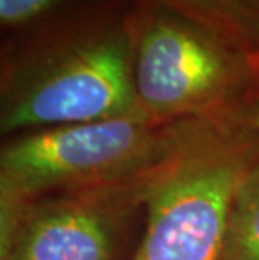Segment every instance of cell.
<instances>
[{
	"instance_id": "6da1fadb",
	"label": "cell",
	"mask_w": 259,
	"mask_h": 260,
	"mask_svg": "<svg viewBox=\"0 0 259 260\" xmlns=\"http://www.w3.org/2000/svg\"><path fill=\"white\" fill-rule=\"evenodd\" d=\"M130 7L128 0H81L9 34L0 54L4 138L145 114L135 89Z\"/></svg>"
},
{
	"instance_id": "7a4b0ae2",
	"label": "cell",
	"mask_w": 259,
	"mask_h": 260,
	"mask_svg": "<svg viewBox=\"0 0 259 260\" xmlns=\"http://www.w3.org/2000/svg\"><path fill=\"white\" fill-rule=\"evenodd\" d=\"M257 146L259 133L231 114L172 123L131 260H224L231 205Z\"/></svg>"
},
{
	"instance_id": "3957f363",
	"label": "cell",
	"mask_w": 259,
	"mask_h": 260,
	"mask_svg": "<svg viewBox=\"0 0 259 260\" xmlns=\"http://www.w3.org/2000/svg\"><path fill=\"white\" fill-rule=\"evenodd\" d=\"M141 111L168 124L233 114L254 79L252 60L189 19L155 5L128 12Z\"/></svg>"
},
{
	"instance_id": "277c9868",
	"label": "cell",
	"mask_w": 259,
	"mask_h": 260,
	"mask_svg": "<svg viewBox=\"0 0 259 260\" xmlns=\"http://www.w3.org/2000/svg\"><path fill=\"white\" fill-rule=\"evenodd\" d=\"M172 123L145 114L42 128L4 138L0 218L49 193L131 178L167 151Z\"/></svg>"
},
{
	"instance_id": "5b68a950",
	"label": "cell",
	"mask_w": 259,
	"mask_h": 260,
	"mask_svg": "<svg viewBox=\"0 0 259 260\" xmlns=\"http://www.w3.org/2000/svg\"><path fill=\"white\" fill-rule=\"evenodd\" d=\"M152 167L113 183L49 193L0 218V260H131Z\"/></svg>"
},
{
	"instance_id": "8992f818",
	"label": "cell",
	"mask_w": 259,
	"mask_h": 260,
	"mask_svg": "<svg viewBox=\"0 0 259 260\" xmlns=\"http://www.w3.org/2000/svg\"><path fill=\"white\" fill-rule=\"evenodd\" d=\"M182 15L242 52L259 57V0H128Z\"/></svg>"
},
{
	"instance_id": "52a82bcc",
	"label": "cell",
	"mask_w": 259,
	"mask_h": 260,
	"mask_svg": "<svg viewBox=\"0 0 259 260\" xmlns=\"http://www.w3.org/2000/svg\"><path fill=\"white\" fill-rule=\"evenodd\" d=\"M224 260H259V146L231 205Z\"/></svg>"
},
{
	"instance_id": "ba28073f",
	"label": "cell",
	"mask_w": 259,
	"mask_h": 260,
	"mask_svg": "<svg viewBox=\"0 0 259 260\" xmlns=\"http://www.w3.org/2000/svg\"><path fill=\"white\" fill-rule=\"evenodd\" d=\"M81 0H0V25L4 32H14L37 25L61 10Z\"/></svg>"
},
{
	"instance_id": "9c48e42d",
	"label": "cell",
	"mask_w": 259,
	"mask_h": 260,
	"mask_svg": "<svg viewBox=\"0 0 259 260\" xmlns=\"http://www.w3.org/2000/svg\"><path fill=\"white\" fill-rule=\"evenodd\" d=\"M252 66H254L252 84L249 91H247L246 98L239 104V108L231 116H234L236 119L241 121L242 124H246L252 131L259 133V57L252 62Z\"/></svg>"
}]
</instances>
